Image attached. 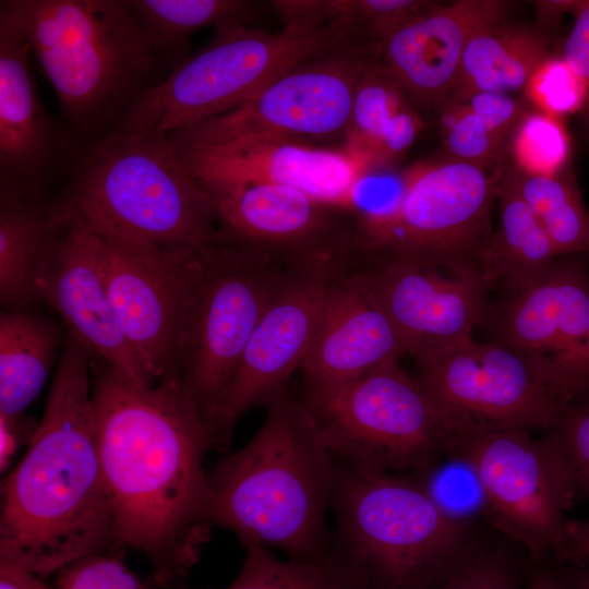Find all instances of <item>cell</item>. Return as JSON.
<instances>
[{
	"mask_svg": "<svg viewBox=\"0 0 589 589\" xmlns=\"http://www.w3.org/2000/svg\"><path fill=\"white\" fill-rule=\"evenodd\" d=\"M98 363L95 430L117 544L143 553L158 586L180 589L211 536L207 423L178 382L137 385Z\"/></svg>",
	"mask_w": 589,
	"mask_h": 589,
	"instance_id": "6da1fadb",
	"label": "cell"
},
{
	"mask_svg": "<svg viewBox=\"0 0 589 589\" xmlns=\"http://www.w3.org/2000/svg\"><path fill=\"white\" fill-rule=\"evenodd\" d=\"M93 358L69 333L43 419L1 484L0 560L39 577L119 549L96 440Z\"/></svg>",
	"mask_w": 589,
	"mask_h": 589,
	"instance_id": "7a4b0ae2",
	"label": "cell"
},
{
	"mask_svg": "<svg viewBox=\"0 0 589 589\" xmlns=\"http://www.w3.org/2000/svg\"><path fill=\"white\" fill-rule=\"evenodd\" d=\"M338 462L305 400L288 393L267 407L255 435L208 470L207 522L289 558L312 561L333 550L326 516Z\"/></svg>",
	"mask_w": 589,
	"mask_h": 589,
	"instance_id": "3957f363",
	"label": "cell"
},
{
	"mask_svg": "<svg viewBox=\"0 0 589 589\" xmlns=\"http://www.w3.org/2000/svg\"><path fill=\"white\" fill-rule=\"evenodd\" d=\"M0 9L27 40L79 152L178 64L127 0H1Z\"/></svg>",
	"mask_w": 589,
	"mask_h": 589,
	"instance_id": "277c9868",
	"label": "cell"
},
{
	"mask_svg": "<svg viewBox=\"0 0 589 589\" xmlns=\"http://www.w3.org/2000/svg\"><path fill=\"white\" fill-rule=\"evenodd\" d=\"M57 199L92 228L175 252L197 253L220 229L204 187L158 133L101 135L77 153Z\"/></svg>",
	"mask_w": 589,
	"mask_h": 589,
	"instance_id": "5b68a950",
	"label": "cell"
},
{
	"mask_svg": "<svg viewBox=\"0 0 589 589\" xmlns=\"http://www.w3.org/2000/svg\"><path fill=\"white\" fill-rule=\"evenodd\" d=\"M332 510L333 549L365 589H433L483 550L474 525L446 515L410 474L338 462Z\"/></svg>",
	"mask_w": 589,
	"mask_h": 589,
	"instance_id": "8992f818",
	"label": "cell"
},
{
	"mask_svg": "<svg viewBox=\"0 0 589 589\" xmlns=\"http://www.w3.org/2000/svg\"><path fill=\"white\" fill-rule=\"evenodd\" d=\"M356 44L335 24L286 25L276 33L221 25L204 48L144 92L106 133L172 134L236 109L304 61Z\"/></svg>",
	"mask_w": 589,
	"mask_h": 589,
	"instance_id": "52a82bcc",
	"label": "cell"
},
{
	"mask_svg": "<svg viewBox=\"0 0 589 589\" xmlns=\"http://www.w3.org/2000/svg\"><path fill=\"white\" fill-rule=\"evenodd\" d=\"M290 265L219 229L195 259L173 352L172 380L207 426Z\"/></svg>",
	"mask_w": 589,
	"mask_h": 589,
	"instance_id": "ba28073f",
	"label": "cell"
},
{
	"mask_svg": "<svg viewBox=\"0 0 589 589\" xmlns=\"http://www.w3.org/2000/svg\"><path fill=\"white\" fill-rule=\"evenodd\" d=\"M399 360H386L325 399H304L339 464L368 473L417 474L476 430Z\"/></svg>",
	"mask_w": 589,
	"mask_h": 589,
	"instance_id": "9c48e42d",
	"label": "cell"
},
{
	"mask_svg": "<svg viewBox=\"0 0 589 589\" xmlns=\"http://www.w3.org/2000/svg\"><path fill=\"white\" fill-rule=\"evenodd\" d=\"M505 165L480 166L444 155L412 166L392 207L357 217L364 250L482 274Z\"/></svg>",
	"mask_w": 589,
	"mask_h": 589,
	"instance_id": "30bf717a",
	"label": "cell"
},
{
	"mask_svg": "<svg viewBox=\"0 0 589 589\" xmlns=\"http://www.w3.org/2000/svg\"><path fill=\"white\" fill-rule=\"evenodd\" d=\"M449 455L462 457L476 471L493 527L534 561L554 554L576 492L567 459L551 431L534 437L521 430H473Z\"/></svg>",
	"mask_w": 589,
	"mask_h": 589,
	"instance_id": "8fae6325",
	"label": "cell"
},
{
	"mask_svg": "<svg viewBox=\"0 0 589 589\" xmlns=\"http://www.w3.org/2000/svg\"><path fill=\"white\" fill-rule=\"evenodd\" d=\"M563 407L589 390V262L557 256L532 286L490 303L482 322Z\"/></svg>",
	"mask_w": 589,
	"mask_h": 589,
	"instance_id": "7c38bea8",
	"label": "cell"
},
{
	"mask_svg": "<svg viewBox=\"0 0 589 589\" xmlns=\"http://www.w3.org/2000/svg\"><path fill=\"white\" fill-rule=\"evenodd\" d=\"M377 57L351 45L310 59L281 74L236 109L167 135L173 144H217L253 135L310 143L347 140L357 83Z\"/></svg>",
	"mask_w": 589,
	"mask_h": 589,
	"instance_id": "4fadbf2b",
	"label": "cell"
},
{
	"mask_svg": "<svg viewBox=\"0 0 589 589\" xmlns=\"http://www.w3.org/2000/svg\"><path fill=\"white\" fill-rule=\"evenodd\" d=\"M357 257L290 265L260 318L229 385L208 420L213 449L226 450L238 421L254 407H268L287 393L301 370L334 281Z\"/></svg>",
	"mask_w": 589,
	"mask_h": 589,
	"instance_id": "5bb4252c",
	"label": "cell"
},
{
	"mask_svg": "<svg viewBox=\"0 0 589 589\" xmlns=\"http://www.w3.org/2000/svg\"><path fill=\"white\" fill-rule=\"evenodd\" d=\"M93 229L103 278L125 340L152 385L172 380L176 339L199 252L169 251Z\"/></svg>",
	"mask_w": 589,
	"mask_h": 589,
	"instance_id": "9a60e30c",
	"label": "cell"
},
{
	"mask_svg": "<svg viewBox=\"0 0 589 589\" xmlns=\"http://www.w3.org/2000/svg\"><path fill=\"white\" fill-rule=\"evenodd\" d=\"M417 376L477 430L550 431L562 407L508 348L472 337L414 358Z\"/></svg>",
	"mask_w": 589,
	"mask_h": 589,
	"instance_id": "2e32d148",
	"label": "cell"
},
{
	"mask_svg": "<svg viewBox=\"0 0 589 589\" xmlns=\"http://www.w3.org/2000/svg\"><path fill=\"white\" fill-rule=\"evenodd\" d=\"M358 271L413 359L472 337L491 291L478 272H458L363 251Z\"/></svg>",
	"mask_w": 589,
	"mask_h": 589,
	"instance_id": "e0dca14e",
	"label": "cell"
},
{
	"mask_svg": "<svg viewBox=\"0 0 589 589\" xmlns=\"http://www.w3.org/2000/svg\"><path fill=\"white\" fill-rule=\"evenodd\" d=\"M201 184L221 229L288 265L361 252L357 218L300 190L267 183Z\"/></svg>",
	"mask_w": 589,
	"mask_h": 589,
	"instance_id": "ac0fdd59",
	"label": "cell"
},
{
	"mask_svg": "<svg viewBox=\"0 0 589 589\" xmlns=\"http://www.w3.org/2000/svg\"><path fill=\"white\" fill-rule=\"evenodd\" d=\"M172 145L202 183L286 185L346 211L357 205L360 183L371 170L366 160L347 146L326 148L286 136Z\"/></svg>",
	"mask_w": 589,
	"mask_h": 589,
	"instance_id": "d6986e66",
	"label": "cell"
},
{
	"mask_svg": "<svg viewBox=\"0 0 589 589\" xmlns=\"http://www.w3.org/2000/svg\"><path fill=\"white\" fill-rule=\"evenodd\" d=\"M31 47L0 9V188L39 196L79 151L63 124L47 112L37 94Z\"/></svg>",
	"mask_w": 589,
	"mask_h": 589,
	"instance_id": "ffe728a7",
	"label": "cell"
},
{
	"mask_svg": "<svg viewBox=\"0 0 589 589\" xmlns=\"http://www.w3.org/2000/svg\"><path fill=\"white\" fill-rule=\"evenodd\" d=\"M358 262L334 281L301 366L309 402L336 394L388 359L408 354L368 290Z\"/></svg>",
	"mask_w": 589,
	"mask_h": 589,
	"instance_id": "44dd1931",
	"label": "cell"
},
{
	"mask_svg": "<svg viewBox=\"0 0 589 589\" xmlns=\"http://www.w3.org/2000/svg\"><path fill=\"white\" fill-rule=\"evenodd\" d=\"M64 212L65 223L39 281L41 302L99 361L132 383L154 386L117 322L99 266L96 232Z\"/></svg>",
	"mask_w": 589,
	"mask_h": 589,
	"instance_id": "7402d4cb",
	"label": "cell"
},
{
	"mask_svg": "<svg viewBox=\"0 0 589 589\" xmlns=\"http://www.w3.org/2000/svg\"><path fill=\"white\" fill-rule=\"evenodd\" d=\"M512 7L504 0L430 1L378 46L377 58L416 108L440 110L471 38L508 19Z\"/></svg>",
	"mask_w": 589,
	"mask_h": 589,
	"instance_id": "603a6c76",
	"label": "cell"
},
{
	"mask_svg": "<svg viewBox=\"0 0 589 589\" xmlns=\"http://www.w3.org/2000/svg\"><path fill=\"white\" fill-rule=\"evenodd\" d=\"M58 199L0 189V303L32 312L41 302L39 281L65 223Z\"/></svg>",
	"mask_w": 589,
	"mask_h": 589,
	"instance_id": "cb8c5ba5",
	"label": "cell"
},
{
	"mask_svg": "<svg viewBox=\"0 0 589 589\" xmlns=\"http://www.w3.org/2000/svg\"><path fill=\"white\" fill-rule=\"evenodd\" d=\"M553 52L551 34L537 24L508 17L489 25L467 45L445 101L479 92L514 95L524 91L536 69Z\"/></svg>",
	"mask_w": 589,
	"mask_h": 589,
	"instance_id": "d4e9b609",
	"label": "cell"
},
{
	"mask_svg": "<svg viewBox=\"0 0 589 589\" xmlns=\"http://www.w3.org/2000/svg\"><path fill=\"white\" fill-rule=\"evenodd\" d=\"M496 203L498 224L485 247L481 271L491 290L502 288L509 294L536 284L558 255L545 230L506 178L505 168Z\"/></svg>",
	"mask_w": 589,
	"mask_h": 589,
	"instance_id": "484cf974",
	"label": "cell"
},
{
	"mask_svg": "<svg viewBox=\"0 0 589 589\" xmlns=\"http://www.w3.org/2000/svg\"><path fill=\"white\" fill-rule=\"evenodd\" d=\"M59 345V329L46 316L1 311L0 413L21 414L37 398Z\"/></svg>",
	"mask_w": 589,
	"mask_h": 589,
	"instance_id": "4316f807",
	"label": "cell"
},
{
	"mask_svg": "<svg viewBox=\"0 0 589 589\" xmlns=\"http://www.w3.org/2000/svg\"><path fill=\"white\" fill-rule=\"evenodd\" d=\"M505 176L545 230L558 256L589 251V209L572 165L553 176H532L506 161Z\"/></svg>",
	"mask_w": 589,
	"mask_h": 589,
	"instance_id": "83f0119b",
	"label": "cell"
},
{
	"mask_svg": "<svg viewBox=\"0 0 589 589\" xmlns=\"http://www.w3.org/2000/svg\"><path fill=\"white\" fill-rule=\"evenodd\" d=\"M154 46L179 63L197 31L228 24L251 25L261 4L249 0H127Z\"/></svg>",
	"mask_w": 589,
	"mask_h": 589,
	"instance_id": "f1b7e54d",
	"label": "cell"
},
{
	"mask_svg": "<svg viewBox=\"0 0 589 589\" xmlns=\"http://www.w3.org/2000/svg\"><path fill=\"white\" fill-rule=\"evenodd\" d=\"M243 546L244 562L227 589H365L359 574L334 549L312 561H281L263 544Z\"/></svg>",
	"mask_w": 589,
	"mask_h": 589,
	"instance_id": "f546056e",
	"label": "cell"
},
{
	"mask_svg": "<svg viewBox=\"0 0 589 589\" xmlns=\"http://www.w3.org/2000/svg\"><path fill=\"white\" fill-rule=\"evenodd\" d=\"M410 103L400 84L374 57L366 64L356 87L347 147L360 154L374 168L383 131L393 116Z\"/></svg>",
	"mask_w": 589,
	"mask_h": 589,
	"instance_id": "4dcf8cb0",
	"label": "cell"
},
{
	"mask_svg": "<svg viewBox=\"0 0 589 589\" xmlns=\"http://www.w3.org/2000/svg\"><path fill=\"white\" fill-rule=\"evenodd\" d=\"M572 141L564 119L529 107L506 147L507 164L519 172L553 176L572 165Z\"/></svg>",
	"mask_w": 589,
	"mask_h": 589,
	"instance_id": "1f68e13d",
	"label": "cell"
},
{
	"mask_svg": "<svg viewBox=\"0 0 589 589\" xmlns=\"http://www.w3.org/2000/svg\"><path fill=\"white\" fill-rule=\"evenodd\" d=\"M410 476L450 518L470 525H474V518L479 516L488 520L481 483L462 457L448 455L428 470Z\"/></svg>",
	"mask_w": 589,
	"mask_h": 589,
	"instance_id": "d6a6232c",
	"label": "cell"
},
{
	"mask_svg": "<svg viewBox=\"0 0 589 589\" xmlns=\"http://www.w3.org/2000/svg\"><path fill=\"white\" fill-rule=\"evenodd\" d=\"M440 133L450 158L480 166L506 161L507 140L459 101H445L440 108Z\"/></svg>",
	"mask_w": 589,
	"mask_h": 589,
	"instance_id": "836d02e7",
	"label": "cell"
},
{
	"mask_svg": "<svg viewBox=\"0 0 589 589\" xmlns=\"http://www.w3.org/2000/svg\"><path fill=\"white\" fill-rule=\"evenodd\" d=\"M522 92L531 108L561 119L579 115L586 103L585 84L560 50L536 69Z\"/></svg>",
	"mask_w": 589,
	"mask_h": 589,
	"instance_id": "e575fe53",
	"label": "cell"
},
{
	"mask_svg": "<svg viewBox=\"0 0 589 589\" xmlns=\"http://www.w3.org/2000/svg\"><path fill=\"white\" fill-rule=\"evenodd\" d=\"M550 431L557 438L572 470L576 504L589 500V390L562 407Z\"/></svg>",
	"mask_w": 589,
	"mask_h": 589,
	"instance_id": "d590c367",
	"label": "cell"
},
{
	"mask_svg": "<svg viewBox=\"0 0 589 589\" xmlns=\"http://www.w3.org/2000/svg\"><path fill=\"white\" fill-rule=\"evenodd\" d=\"M57 589H149L118 550L85 556L58 572ZM181 589V588H180Z\"/></svg>",
	"mask_w": 589,
	"mask_h": 589,
	"instance_id": "8d00e7d4",
	"label": "cell"
},
{
	"mask_svg": "<svg viewBox=\"0 0 589 589\" xmlns=\"http://www.w3.org/2000/svg\"><path fill=\"white\" fill-rule=\"evenodd\" d=\"M516 566L500 548L483 549L433 589H518Z\"/></svg>",
	"mask_w": 589,
	"mask_h": 589,
	"instance_id": "74e56055",
	"label": "cell"
},
{
	"mask_svg": "<svg viewBox=\"0 0 589 589\" xmlns=\"http://www.w3.org/2000/svg\"><path fill=\"white\" fill-rule=\"evenodd\" d=\"M450 100L461 103L507 142L520 117L530 107L526 99L495 92H479Z\"/></svg>",
	"mask_w": 589,
	"mask_h": 589,
	"instance_id": "f35d334b",
	"label": "cell"
},
{
	"mask_svg": "<svg viewBox=\"0 0 589 589\" xmlns=\"http://www.w3.org/2000/svg\"><path fill=\"white\" fill-rule=\"evenodd\" d=\"M573 16L574 23L562 43L560 52L580 76L586 87V103L579 119L582 135L589 142V0H582Z\"/></svg>",
	"mask_w": 589,
	"mask_h": 589,
	"instance_id": "ab89813d",
	"label": "cell"
},
{
	"mask_svg": "<svg viewBox=\"0 0 589 589\" xmlns=\"http://www.w3.org/2000/svg\"><path fill=\"white\" fill-rule=\"evenodd\" d=\"M424 122L418 109L407 103L390 119L378 144L374 168L390 166L413 144Z\"/></svg>",
	"mask_w": 589,
	"mask_h": 589,
	"instance_id": "60d3db41",
	"label": "cell"
},
{
	"mask_svg": "<svg viewBox=\"0 0 589 589\" xmlns=\"http://www.w3.org/2000/svg\"><path fill=\"white\" fill-rule=\"evenodd\" d=\"M38 424L21 414L0 413V471L3 473L20 445L33 440Z\"/></svg>",
	"mask_w": 589,
	"mask_h": 589,
	"instance_id": "b9f144b4",
	"label": "cell"
},
{
	"mask_svg": "<svg viewBox=\"0 0 589 589\" xmlns=\"http://www.w3.org/2000/svg\"><path fill=\"white\" fill-rule=\"evenodd\" d=\"M553 555L562 563L589 566V517L584 520L566 518L562 539Z\"/></svg>",
	"mask_w": 589,
	"mask_h": 589,
	"instance_id": "7bdbcfd3",
	"label": "cell"
},
{
	"mask_svg": "<svg viewBox=\"0 0 589 589\" xmlns=\"http://www.w3.org/2000/svg\"><path fill=\"white\" fill-rule=\"evenodd\" d=\"M582 0H540L533 1L537 25L550 33L556 27L565 13L573 15L578 11Z\"/></svg>",
	"mask_w": 589,
	"mask_h": 589,
	"instance_id": "ee69618b",
	"label": "cell"
},
{
	"mask_svg": "<svg viewBox=\"0 0 589 589\" xmlns=\"http://www.w3.org/2000/svg\"><path fill=\"white\" fill-rule=\"evenodd\" d=\"M35 573L0 560V589H50Z\"/></svg>",
	"mask_w": 589,
	"mask_h": 589,
	"instance_id": "f6af8a7d",
	"label": "cell"
},
{
	"mask_svg": "<svg viewBox=\"0 0 589 589\" xmlns=\"http://www.w3.org/2000/svg\"><path fill=\"white\" fill-rule=\"evenodd\" d=\"M561 577L567 589H589V566L578 563H563Z\"/></svg>",
	"mask_w": 589,
	"mask_h": 589,
	"instance_id": "bcb514c9",
	"label": "cell"
},
{
	"mask_svg": "<svg viewBox=\"0 0 589 589\" xmlns=\"http://www.w3.org/2000/svg\"><path fill=\"white\" fill-rule=\"evenodd\" d=\"M526 589H567L560 572L541 569L534 573Z\"/></svg>",
	"mask_w": 589,
	"mask_h": 589,
	"instance_id": "7dc6e473",
	"label": "cell"
},
{
	"mask_svg": "<svg viewBox=\"0 0 589 589\" xmlns=\"http://www.w3.org/2000/svg\"><path fill=\"white\" fill-rule=\"evenodd\" d=\"M587 257H588V262H589V251L587 252Z\"/></svg>",
	"mask_w": 589,
	"mask_h": 589,
	"instance_id": "c3c4849f",
	"label": "cell"
}]
</instances>
